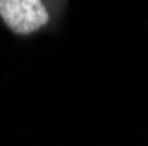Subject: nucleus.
Masks as SVG:
<instances>
[{"label":"nucleus","mask_w":148,"mask_h":146,"mask_svg":"<svg viewBox=\"0 0 148 146\" xmlns=\"http://www.w3.org/2000/svg\"><path fill=\"white\" fill-rule=\"evenodd\" d=\"M0 18L20 35H27L42 28L49 14L42 0H0Z\"/></svg>","instance_id":"obj_1"}]
</instances>
